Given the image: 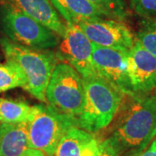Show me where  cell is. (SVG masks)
<instances>
[{
  "mask_svg": "<svg viewBox=\"0 0 156 156\" xmlns=\"http://www.w3.org/2000/svg\"><path fill=\"white\" fill-rule=\"evenodd\" d=\"M112 135L122 150L144 147L156 135V94L131 95Z\"/></svg>",
  "mask_w": 156,
  "mask_h": 156,
  "instance_id": "6da1fadb",
  "label": "cell"
},
{
  "mask_svg": "<svg viewBox=\"0 0 156 156\" xmlns=\"http://www.w3.org/2000/svg\"><path fill=\"white\" fill-rule=\"evenodd\" d=\"M83 81L84 103L76 122L79 128L94 134L110 124L125 95L99 76Z\"/></svg>",
  "mask_w": 156,
  "mask_h": 156,
  "instance_id": "7a4b0ae2",
  "label": "cell"
},
{
  "mask_svg": "<svg viewBox=\"0 0 156 156\" xmlns=\"http://www.w3.org/2000/svg\"><path fill=\"white\" fill-rule=\"evenodd\" d=\"M0 46L7 61L17 64L25 80V89L36 99L46 101V89L56 66L50 53L29 49L7 38L0 39Z\"/></svg>",
  "mask_w": 156,
  "mask_h": 156,
  "instance_id": "3957f363",
  "label": "cell"
},
{
  "mask_svg": "<svg viewBox=\"0 0 156 156\" xmlns=\"http://www.w3.org/2000/svg\"><path fill=\"white\" fill-rule=\"evenodd\" d=\"M45 95L50 106L76 121L84 103L83 77L70 64L57 63L52 71Z\"/></svg>",
  "mask_w": 156,
  "mask_h": 156,
  "instance_id": "277c9868",
  "label": "cell"
},
{
  "mask_svg": "<svg viewBox=\"0 0 156 156\" xmlns=\"http://www.w3.org/2000/svg\"><path fill=\"white\" fill-rule=\"evenodd\" d=\"M74 126H77L74 118L50 105H34L33 116L27 123L31 148L43 152L46 156H54L62 136Z\"/></svg>",
  "mask_w": 156,
  "mask_h": 156,
  "instance_id": "5b68a950",
  "label": "cell"
},
{
  "mask_svg": "<svg viewBox=\"0 0 156 156\" xmlns=\"http://www.w3.org/2000/svg\"><path fill=\"white\" fill-rule=\"evenodd\" d=\"M0 19L4 32L15 44L39 51L54 49L59 44L55 32L9 5L3 6Z\"/></svg>",
  "mask_w": 156,
  "mask_h": 156,
  "instance_id": "8992f818",
  "label": "cell"
},
{
  "mask_svg": "<svg viewBox=\"0 0 156 156\" xmlns=\"http://www.w3.org/2000/svg\"><path fill=\"white\" fill-rule=\"evenodd\" d=\"M60 44V53L83 78L96 76L98 74L93 62L94 44L76 24L67 23Z\"/></svg>",
  "mask_w": 156,
  "mask_h": 156,
  "instance_id": "52a82bcc",
  "label": "cell"
},
{
  "mask_svg": "<svg viewBox=\"0 0 156 156\" xmlns=\"http://www.w3.org/2000/svg\"><path fill=\"white\" fill-rule=\"evenodd\" d=\"M89 40L95 45L128 51L134 44L133 35L122 21L101 18L76 23Z\"/></svg>",
  "mask_w": 156,
  "mask_h": 156,
  "instance_id": "ba28073f",
  "label": "cell"
},
{
  "mask_svg": "<svg viewBox=\"0 0 156 156\" xmlns=\"http://www.w3.org/2000/svg\"><path fill=\"white\" fill-rule=\"evenodd\" d=\"M128 51L94 44L93 62L98 76L125 95H134L127 73Z\"/></svg>",
  "mask_w": 156,
  "mask_h": 156,
  "instance_id": "9c48e42d",
  "label": "cell"
},
{
  "mask_svg": "<svg viewBox=\"0 0 156 156\" xmlns=\"http://www.w3.org/2000/svg\"><path fill=\"white\" fill-rule=\"evenodd\" d=\"M127 73L134 94H146L156 87V57L137 41L127 53Z\"/></svg>",
  "mask_w": 156,
  "mask_h": 156,
  "instance_id": "30bf717a",
  "label": "cell"
},
{
  "mask_svg": "<svg viewBox=\"0 0 156 156\" xmlns=\"http://www.w3.org/2000/svg\"><path fill=\"white\" fill-rule=\"evenodd\" d=\"M5 2L6 5L34 18L57 36L63 37L66 25L59 17L50 0H5Z\"/></svg>",
  "mask_w": 156,
  "mask_h": 156,
  "instance_id": "8fae6325",
  "label": "cell"
},
{
  "mask_svg": "<svg viewBox=\"0 0 156 156\" xmlns=\"http://www.w3.org/2000/svg\"><path fill=\"white\" fill-rule=\"evenodd\" d=\"M98 146L93 133L74 126L62 136L54 156H94Z\"/></svg>",
  "mask_w": 156,
  "mask_h": 156,
  "instance_id": "7c38bea8",
  "label": "cell"
},
{
  "mask_svg": "<svg viewBox=\"0 0 156 156\" xmlns=\"http://www.w3.org/2000/svg\"><path fill=\"white\" fill-rule=\"evenodd\" d=\"M31 149L27 123H0V156H21Z\"/></svg>",
  "mask_w": 156,
  "mask_h": 156,
  "instance_id": "4fadbf2b",
  "label": "cell"
},
{
  "mask_svg": "<svg viewBox=\"0 0 156 156\" xmlns=\"http://www.w3.org/2000/svg\"><path fill=\"white\" fill-rule=\"evenodd\" d=\"M50 2L67 23L76 24L83 21L108 17L104 11L88 0H50Z\"/></svg>",
  "mask_w": 156,
  "mask_h": 156,
  "instance_id": "5bb4252c",
  "label": "cell"
},
{
  "mask_svg": "<svg viewBox=\"0 0 156 156\" xmlns=\"http://www.w3.org/2000/svg\"><path fill=\"white\" fill-rule=\"evenodd\" d=\"M34 114V106L23 101L0 97V123H28Z\"/></svg>",
  "mask_w": 156,
  "mask_h": 156,
  "instance_id": "9a60e30c",
  "label": "cell"
},
{
  "mask_svg": "<svg viewBox=\"0 0 156 156\" xmlns=\"http://www.w3.org/2000/svg\"><path fill=\"white\" fill-rule=\"evenodd\" d=\"M25 80L21 69L11 61L0 63V93L16 88H24Z\"/></svg>",
  "mask_w": 156,
  "mask_h": 156,
  "instance_id": "2e32d148",
  "label": "cell"
},
{
  "mask_svg": "<svg viewBox=\"0 0 156 156\" xmlns=\"http://www.w3.org/2000/svg\"><path fill=\"white\" fill-rule=\"evenodd\" d=\"M136 41L156 57V17H149L142 21Z\"/></svg>",
  "mask_w": 156,
  "mask_h": 156,
  "instance_id": "e0dca14e",
  "label": "cell"
},
{
  "mask_svg": "<svg viewBox=\"0 0 156 156\" xmlns=\"http://www.w3.org/2000/svg\"><path fill=\"white\" fill-rule=\"evenodd\" d=\"M105 12L108 18L122 21L128 12L123 0H88Z\"/></svg>",
  "mask_w": 156,
  "mask_h": 156,
  "instance_id": "ac0fdd59",
  "label": "cell"
},
{
  "mask_svg": "<svg viewBox=\"0 0 156 156\" xmlns=\"http://www.w3.org/2000/svg\"><path fill=\"white\" fill-rule=\"evenodd\" d=\"M130 5L138 15L147 18L156 17V0H129Z\"/></svg>",
  "mask_w": 156,
  "mask_h": 156,
  "instance_id": "d6986e66",
  "label": "cell"
},
{
  "mask_svg": "<svg viewBox=\"0 0 156 156\" xmlns=\"http://www.w3.org/2000/svg\"><path fill=\"white\" fill-rule=\"evenodd\" d=\"M122 148L115 139L111 136L99 142L98 149L94 156H119Z\"/></svg>",
  "mask_w": 156,
  "mask_h": 156,
  "instance_id": "ffe728a7",
  "label": "cell"
},
{
  "mask_svg": "<svg viewBox=\"0 0 156 156\" xmlns=\"http://www.w3.org/2000/svg\"><path fill=\"white\" fill-rule=\"evenodd\" d=\"M138 156H156V139L154 140L149 147Z\"/></svg>",
  "mask_w": 156,
  "mask_h": 156,
  "instance_id": "44dd1931",
  "label": "cell"
},
{
  "mask_svg": "<svg viewBox=\"0 0 156 156\" xmlns=\"http://www.w3.org/2000/svg\"><path fill=\"white\" fill-rule=\"evenodd\" d=\"M21 156H46L41 151L36 150V149H31L30 151H29L28 153H26L25 154H23Z\"/></svg>",
  "mask_w": 156,
  "mask_h": 156,
  "instance_id": "7402d4cb",
  "label": "cell"
}]
</instances>
